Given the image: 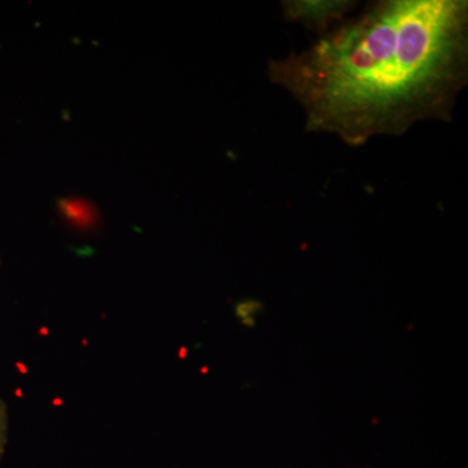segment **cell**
Instances as JSON below:
<instances>
[{
	"label": "cell",
	"mask_w": 468,
	"mask_h": 468,
	"mask_svg": "<svg viewBox=\"0 0 468 468\" xmlns=\"http://www.w3.org/2000/svg\"><path fill=\"white\" fill-rule=\"evenodd\" d=\"M306 129L359 147L423 120L451 122L468 80L466 0H383L268 64Z\"/></svg>",
	"instance_id": "obj_1"
},
{
	"label": "cell",
	"mask_w": 468,
	"mask_h": 468,
	"mask_svg": "<svg viewBox=\"0 0 468 468\" xmlns=\"http://www.w3.org/2000/svg\"><path fill=\"white\" fill-rule=\"evenodd\" d=\"M356 5L350 0H288L282 2V8L286 20L302 24L322 37L343 23Z\"/></svg>",
	"instance_id": "obj_2"
},
{
	"label": "cell",
	"mask_w": 468,
	"mask_h": 468,
	"mask_svg": "<svg viewBox=\"0 0 468 468\" xmlns=\"http://www.w3.org/2000/svg\"><path fill=\"white\" fill-rule=\"evenodd\" d=\"M260 307H257V302H243L237 306L236 314L242 320L243 324L252 326L255 324V320L251 318L250 314L257 313Z\"/></svg>",
	"instance_id": "obj_3"
},
{
	"label": "cell",
	"mask_w": 468,
	"mask_h": 468,
	"mask_svg": "<svg viewBox=\"0 0 468 468\" xmlns=\"http://www.w3.org/2000/svg\"><path fill=\"white\" fill-rule=\"evenodd\" d=\"M8 415L7 408L5 402L0 399V460L5 454V445H7Z\"/></svg>",
	"instance_id": "obj_4"
},
{
	"label": "cell",
	"mask_w": 468,
	"mask_h": 468,
	"mask_svg": "<svg viewBox=\"0 0 468 468\" xmlns=\"http://www.w3.org/2000/svg\"><path fill=\"white\" fill-rule=\"evenodd\" d=\"M63 403H64V401L61 399H52V405H54V406H63Z\"/></svg>",
	"instance_id": "obj_5"
},
{
	"label": "cell",
	"mask_w": 468,
	"mask_h": 468,
	"mask_svg": "<svg viewBox=\"0 0 468 468\" xmlns=\"http://www.w3.org/2000/svg\"><path fill=\"white\" fill-rule=\"evenodd\" d=\"M178 356H180V358H185V356H186V349H185V347H183V349L180 350V353H178Z\"/></svg>",
	"instance_id": "obj_6"
},
{
	"label": "cell",
	"mask_w": 468,
	"mask_h": 468,
	"mask_svg": "<svg viewBox=\"0 0 468 468\" xmlns=\"http://www.w3.org/2000/svg\"><path fill=\"white\" fill-rule=\"evenodd\" d=\"M41 335H48V328H41Z\"/></svg>",
	"instance_id": "obj_7"
}]
</instances>
